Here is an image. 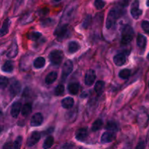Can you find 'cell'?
Segmentation results:
<instances>
[{"label":"cell","instance_id":"cell-23","mask_svg":"<svg viewBox=\"0 0 149 149\" xmlns=\"http://www.w3.org/2000/svg\"><path fill=\"white\" fill-rule=\"evenodd\" d=\"M80 49V45L77 42H71L68 44V50L70 53H74Z\"/></svg>","mask_w":149,"mask_h":149},{"label":"cell","instance_id":"cell-34","mask_svg":"<svg viewBox=\"0 0 149 149\" xmlns=\"http://www.w3.org/2000/svg\"><path fill=\"white\" fill-rule=\"evenodd\" d=\"M22 142H23V138L21 136H18L16 138L15 141L14 142V149H20L21 148Z\"/></svg>","mask_w":149,"mask_h":149},{"label":"cell","instance_id":"cell-2","mask_svg":"<svg viewBox=\"0 0 149 149\" xmlns=\"http://www.w3.org/2000/svg\"><path fill=\"white\" fill-rule=\"evenodd\" d=\"M119 17V11L118 9L113 8L109 11L108 14L107 19H106V26L108 29H111L116 23V20Z\"/></svg>","mask_w":149,"mask_h":149},{"label":"cell","instance_id":"cell-33","mask_svg":"<svg viewBox=\"0 0 149 149\" xmlns=\"http://www.w3.org/2000/svg\"><path fill=\"white\" fill-rule=\"evenodd\" d=\"M94 5L96 7V9H97V10H101V9H103L105 7L106 2L103 0H95Z\"/></svg>","mask_w":149,"mask_h":149},{"label":"cell","instance_id":"cell-11","mask_svg":"<svg viewBox=\"0 0 149 149\" xmlns=\"http://www.w3.org/2000/svg\"><path fill=\"white\" fill-rule=\"evenodd\" d=\"M17 53H18V47H17V45L16 44V42H14L10 45V48L7 50V56L10 58H15L17 56Z\"/></svg>","mask_w":149,"mask_h":149},{"label":"cell","instance_id":"cell-7","mask_svg":"<svg viewBox=\"0 0 149 149\" xmlns=\"http://www.w3.org/2000/svg\"><path fill=\"white\" fill-rule=\"evenodd\" d=\"M96 79L95 71L93 69H90L86 73L85 77H84V82L87 86H91L94 84Z\"/></svg>","mask_w":149,"mask_h":149},{"label":"cell","instance_id":"cell-44","mask_svg":"<svg viewBox=\"0 0 149 149\" xmlns=\"http://www.w3.org/2000/svg\"><path fill=\"white\" fill-rule=\"evenodd\" d=\"M55 1H57V2H58V1H61V0H54Z\"/></svg>","mask_w":149,"mask_h":149},{"label":"cell","instance_id":"cell-18","mask_svg":"<svg viewBox=\"0 0 149 149\" xmlns=\"http://www.w3.org/2000/svg\"><path fill=\"white\" fill-rule=\"evenodd\" d=\"M61 103H62V106L64 109H70L73 107V106H74V100L72 97H67L62 100Z\"/></svg>","mask_w":149,"mask_h":149},{"label":"cell","instance_id":"cell-31","mask_svg":"<svg viewBox=\"0 0 149 149\" xmlns=\"http://www.w3.org/2000/svg\"><path fill=\"white\" fill-rule=\"evenodd\" d=\"M64 91H65V88H64V86L63 84H59V85L57 86L55 89V95L57 96L62 95L63 94Z\"/></svg>","mask_w":149,"mask_h":149},{"label":"cell","instance_id":"cell-4","mask_svg":"<svg viewBox=\"0 0 149 149\" xmlns=\"http://www.w3.org/2000/svg\"><path fill=\"white\" fill-rule=\"evenodd\" d=\"M130 13L132 17L135 20H138L141 16L143 11L139 8V1L138 0H135L132 2L130 7Z\"/></svg>","mask_w":149,"mask_h":149},{"label":"cell","instance_id":"cell-17","mask_svg":"<svg viewBox=\"0 0 149 149\" xmlns=\"http://www.w3.org/2000/svg\"><path fill=\"white\" fill-rule=\"evenodd\" d=\"M147 39L143 35L139 34L137 37V45L138 47L141 49H144L146 47Z\"/></svg>","mask_w":149,"mask_h":149},{"label":"cell","instance_id":"cell-39","mask_svg":"<svg viewBox=\"0 0 149 149\" xmlns=\"http://www.w3.org/2000/svg\"><path fill=\"white\" fill-rule=\"evenodd\" d=\"M52 22H53V20H52L51 19H47V20L42 22V25L43 26H45V27H46V26H49L50 25H52V23H53Z\"/></svg>","mask_w":149,"mask_h":149},{"label":"cell","instance_id":"cell-12","mask_svg":"<svg viewBox=\"0 0 149 149\" xmlns=\"http://www.w3.org/2000/svg\"><path fill=\"white\" fill-rule=\"evenodd\" d=\"M88 135V132L86 128H81L76 132V139L79 141H84Z\"/></svg>","mask_w":149,"mask_h":149},{"label":"cell","instance_id":"cell-3","mask_svg":"<svg viewBox=\"0 0 149 149\" xmlns=\"http://www.w3.org/2000/svg\"><path fill=\"white\" fill-rule=\"evenodd\" d=\"M63 58V53L61 50L55 49L49 55V59L51 63L54 65H59L62 63Z\"/></svg>","mask_w":149,"mask_h":149},{"label":"cell","instance_id":"cell-41","mask_svg":"<svg viewBox=\"0 0 149 149\" xmlns=\"http://www.w3.org/2000/svg\"><path fill=\"white\" fill-rule=\"evenodd\" d=\"M63 149H74V146L71 143H65L63 146Z\"/></svg>","mask_w":149,"mask_h":149},{"label":"cell","instance_id":"cell-43","mask_svg":"<svg viewBox=\"0 0 149 149\" xmlns=\"http://www.w3.org/2000/svg\"><path fill=\"white\" fill-rule=\"evenodd\" d=\"M146 5L148 6V7H149V0H147L146 1Z\"/></svg>","mask_w":149,"mask_h":149},{"label":"cell","instance_id":"cell-6","mask_svg":"<svg viewBox=\"0 0 149 149\" xmlns=\"http://www.w3.org/2000/svg\"><path fill=\"white\" fill-rule=\"evenodd\" d=\"M73 68H74V65H73L72 61L68 60L65 62L64 63L63 67L62 70V79H65L73 71Z\"/></svg>","mask_w":149,"mask_h":149},{"label":"cell","instance_id":"cell-29","mask_svg":"<svg viewBox=\"0 0 149 149\" xmlns=\"http://www.w3.org/2000/svg\"><path fill=\"white\" fill-rule=\"evenodd\" d=\"M42 36V33L39 32H31L28 33L27 37L32 41H36Z\"/></svg>","mask_w":149,"mask_h":149},{"label":"cell","instance_id":"cell-46","mask_svg":"<svg viewBox=\"0 0 149 149\" xmlns=\"http://www.w3.org/2000/svg\"><path fill=\"white\" fill-rule=\"evenodd\" d=\"M148 87H149V83H148Z\"/></svg>","mask_w":149,"mask_h":149},{"label":"cell","instance_id":"cell-8","mask_svg":"<svg viewBox=\"0 0 149 149\" xmlns=\"http://www.w3.org/2000/svg\"><path fill=\"white\" fill-rule=\"evenodd\" d=\"M41 138V135L39 132L35 131L31 134L30 136L29 137L27 141V146L29 147H32L34 145H36L39 141Z\"/></svg>","mask_w":149,"mask_h":149},{"label":"cell","instance_id":"cell-27","mask_svg":"<svg viewBox=\"0 0 149 149\" xmlns=\"http://www.w3.org/2000/svg\"><path fill=\"white\" fill-rule=\"evenodd\" d=\"M103 121L102 119H98L97 120H95L94 122V123L93 124V126H92V130L93 132H96V131L99 130L101 129V127H103Z\"/></svg>","mask_w":149,"mask_h":149},{"label":"cell","instance_id":"cell-32","mask_svg":"<svg viewBox=\"0 0 149 149\" xmlns=\"http://www.w3.org/2000/svg\"><path fill=\"white\" fill-rule=\"evenodd\" d=\"M106 129L108 131H111V132H116L117 131V126L114 122H109L108 125H106Z\"/></svg>","mask_w":149,"mask_h":149},{"label":"cell","instance_id":"cell-21","mask_svg":"<svg viewBox=\"0 0 149 149\" xmlns=\"http://www.w3.org/2000/svg\"><path fill=\"white\" fill-rule=\"evenodd\" d=\"M45 63H46V61H45V58L43 57H38L34 61H33V66H34L35 68H42L45 66Z\"/></svg>","mask_w":149,"mask_h":149},{"label":"cell","instance_id":"cell-19","mask_svg":"<svg viewBox=\"0 0 149 149\" xmlns=\"http://www.w3.org/2000/svg\"><path fill=\"white\" fill-rule=\"evenodd\" d=\"M58 78V73L56 71H52L47 75L45 78V83L47 84H51Z\"/></svg>","mask_w":149,"mask_h":149},{"label":"cell","instance_id":"cell-5","mask_svg":"<svg viewBox=\"0 0 149 149\" xmlns=\"http://www.w3.org/2000/svg\"><path fill=\"white\" fill-rule=\"evenodd\" d=\"M55 35L60 41L66 38L68 35V25H63L58 27L55 31Z\"/></svg>","mask_w":149,"mask_h":149},{"label":"cell","instance_id":"cell-9","mask_svg":"<svg viewBox=\"0 0 149 149\" xmlns=\"http://www.w3.org/2000/svg\"><path fill=\"white\" fill-rule=\"evenodd\" d=\"M115 138H116V132L107 131L102 135L101 142L103 143H111L114 141Z\"/></svg>","mask_w":149,"mask_h":149},{"label":"cell","instance_id":"cell-1","mask_svg":"<svg viewBox=\"0 0 149 149\" xmlns=\"http://www.w3.org/2000/svg\"><path fill=\"white\" fill-rule=\"evenodd\" d=\"M134 31L129 25L124 26L122 33V43L123 45H127L133 39Z\"/></svg>","mask_w":149,"mask_h":149},{"label":"cell","instance_id":"cell-30","mask_svg":"<svg viewBox=\"0 0 149 149\" xmlns=\"http://www.w3.org/2000/svg\"><path fill=\"white\" fill-rule=\"evenodd\" d=\"M130 74H131L130 70L125 68V69L122 70V71L119 72V76L121 79H127L130 77Z\"/></svg>","mask_w":149,"mask_h":149},{"label":"cell","instance_id":"cell-20","mask_svg":"<svg viewBox=\"0 0 149 149\" xmlns=\"http://www.w3.org/2000/svg\"><path fill=\"white\" fill-rule=\"evenodd\" d=\"M13 69H14V63L11 61H6L1 67V70L6 73H11Z\"/></svg>","mask_w":149,"mask_h":149},{"label":"cell","instance_id":"cell-26","mask_svg":"<svg viewBox=\"0 0 149 149\" xmlns=\"http://www.w3.org/2000/svg\"><path fill=\"white\" fill-rule=\"evenodd\" d=\"M54 144V138L52 136H48L46 138L43 143V148L44 149H49Z\"/></svg>","mask_w":149,"mask_h":149},{"label":"cell","instance_id":"cell-13","mask_svg":"<svg viewBox=\"0 0 149 149\" xmlns=\"http://www.w3.org/2000/svg\"><path fill=\"white\" fill-rule=\"evenodd\" d=\"M149 121V116L146 112H142L138 116V122L141 127H146Z\"/></svg>","mask_w":149,"mask_h":149},{"label":"cell","instance_id":"cell-35","mask_svg":"<svg viewBox=\"0 0 149 149\" xmlns=\"http://www.w3.org/2000/svg\"><path fill=\"white\" fill-rule=\"evenodd\" d=\"M9 83V80L8 79L4 77H1V79H0V86H1V89L5 88L7 86Z\"/></svg>","mask_w":149,"mask_h":149},{"label":"cell","instance_id":"cell-15","mask_svg":"<svg viewBox=\"0 0 149 149\" xmlns=\"http://www.w3.org/2000/svg\"><path fill=\"white\" fill-rule=\"evenodd\" d=\"M20 90H21V84L18 81H13L11 85H10V91L13 96L18 94L20 93Z\"/></svg>","mask_w":149,"mask_h":149},{"label":"cell","instance_id":"cell-38","mask_svg":"<svg viewBox=\"0 0 149 149\" xmlns=\"http://www.w3.org/2000/svg\"><path fill=\"white\" fill-rule=\"evenodd\" d=\"M2 149H14V143L12 142H7L3 146Z\"/></svg>","mask_w":149,"mask_h":149},{"label":"cell","instance_id":"cell-36","mask_svg":"<svg viewBox=\"0 0 149 149\" xmlns=\"http://www.w3.org/2000/svg\"><path fill=\"white\" fill-rule=\"evenodd\" d=\"M141 27H142L143 30L146 32V33H149V21L147 20H143L141 23Z\"/></svg>","mask_w":149,"mask_h":149},{"label":"cell","instance_id":"cell-40","mask_svg":"<svg viewBox=\"0 0 149 149\" xmlns=\"http://www.w3.org/2000/svg\"><path fill=\"white\" fill-rule=\"evenodd\" d=\"M146 148V143L143 141H141L137 145L135 149H145Z\"/></svg>","mask_w":149,"mask_h":149},{"label":"cell","instance_id":"cell-47","mask_svg":"<svg viewBox=\"0 0 149 149\" xmlns=\"http://www.w3.org/2000/svg\"><path fill=\"white\" fill-rule=\"evenodd\" d=\"M82 149H83V148H82Z\"/></svg>","mask_w":149,"mask_h":149},{"label":"cell","instance_id":"cell-14","mask_svg":"<svg viewBox=\"0 0 149 149\" xmlns=\"http://www.w3.org/2000/svg\"><path fill=\"white\" fill-rule=\"evenodd\" d=\"M22 107H21V103L20 102H15L13 104L11 108V116L14 118H17V116L19 115L20 112L21 111Z\"/></svg>","mask_w":149,"mask_h":149},{"label":"cell","instance_id":"cell-24","mask_svg":"<svg viewBox=\"0 0 149 149\" xmlns=\"http://www.w3.org/2000/svg\"><path fill=\"white\" fill-rule=\"evenodd\" d=\"M105 83L103 81H97L95 85V91L97 95H100L104 90Z\"/></svg>","mask_w":149,"mask_h":149},{"label":"cell","instance_id":"cell-28","mask_svg":"<svg viewBox=\"0 0 149 149\" xmlns=\"http://www.w3.org/2000/svg\"><path fill=\"white\" fill-rule=\"evenodd\" d=\"M8 28H9V19H6L3 23L1 29V36H3L5 34H7L8 32Z\"/></svg>","mask_w":149,"mask_h":149},{"label":"cell","instance_id":"cell-22","mask_svg":"<svg viewBox=\"0 0 149 149\" xmlns=\"http://www.w3.org/2000/svg\"><path fill=\"white\" fill-rule=\"evenodd\" d=\"M68 92L72 95H77L79 90V84L78 83H71L68 87Z\"/></svg>","mask_w":149,"mask_h":149},{"label":"cell","instance_id":"cell-45","mask_svg":"<svg viewBox=\"0 0 149 149\" xmlns=\"http://www.w3.org/2000/svg\"><path fill=\"white\" fill-rule=\"evenodd\" d=\"M147 58H148V60L149 61V53L148 54V55H147Z\"/></svg>","mask_w":149,"mask_h":149},{"label":"cell","instance_id":"cell-42","mask_svg":"<svg viewBox=\"0 0 149 149\" xmlns=\"http://www.w3.org/2000/svg\"><path fill=\"white\" fill-rule=\"evenodd\" d=\"M147 144H148V146H149V132L148 134V137H147Z\"/></svg>","mask_w":149,"mask_h":149},{"label":"cell","instance_id":"cell-10","mask_svg":"<svg viewBox=\"0 0 149 149\" xmlns=\"http://www.w3.org/2000/svg\"><path fill=\"white\" fill-rule=\"evenodd\" d=\"M44 120L43 116L41 113H36L31 119V125L32 127L40 126Z\"/></svg>","mask_w":149,"mask_h":149},{"label":"cell","instance_id":"cell-25","mask_svg":"<svg viewBox=\"0 0 149 149\" xmlns=\"http://www.w3.org/2000/svg\"><path fill=\"white\" fill-rule=\"evenodd\" d=\"M31 110H32L31 104L29 103H26V104L23 105V106L22 107V110H21L22 115L24 116H27L31 112Z\"/></svg>","mask_w":149,"mask_h":149},{"label":"cell","instance_id":"cell-37","mask_svg":"<svg viewBox=\"0 0 149 149\" xmlns=\"http://www.w3.org/2000/svg\"><path fill=\"white\" fill-rule=\"evenodd\" d=\"M90 22H91V15H88L86 16L85 19H84V21H83V23H82L83 28L86 29V28L88 27L89 25H90Z\"/></svg>","mask_w":149,"mask_h":149},{"label":"cell","instance_id":"cell-16","mask_svg":"<svg viewBox=\"0 0 149 149\" xmlns=\"http://www.w3.org/2000/svg\"><path fill=\"white\" fill-rule=\"evenodd\" d=\"M113 62L116 65L121 66V65H124L126 63V57L122 53L117 54L113 58Z\"/></svg>","mask_w":149,"mask_h":149}]
</instances>
